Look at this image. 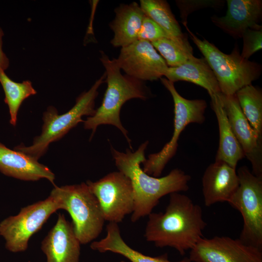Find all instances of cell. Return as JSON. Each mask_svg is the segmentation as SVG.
<instances>
[{
	"mask_svg": "<svg viewBox=\"0 0 262 262\" xmlns=\"http://www.w3.org/2000/svg\"><path fill=\"white\" fill-rule=\"evenodd\" d=\"M148 217L146 240L157 247L173 248L181 255L203 237V231L207 225L201 207L180 192L169 195L164 212H152Z\"/></svg>",
	"mask_w": 262,
	"mask_h": 262,
	"instance_id": "1",
	"label": "cell"
},
{
	"mask_svg": "<svg viewBox=\"0 0 262 262\" xmlns=\"http://www.w3.org/2000/svg\"><path fill=\"white\" fill-rule=\"evenodd\" d=\"M148 141L142 143L135 152L127 149L121 152L111 147V152L119 171L130 180L134 193V209L131 221L136 222L148 216L164 196L189 189L191 177L181 169L176 168L163 177H155L145 172L141 164L145 160V151Z\"/></svg>",
	"mask_w": 262,
	"mask_h": 262,
	"instance_id": "2",
	"label": "cell"
},
{
	"mask_svg": "<svg viewBox=\"0 0 262 262\" xmlns=\"http://www.w3.org/2000/svg\"><path fill=\"white\" fill-rule=\"evenodd\" d=\"M100 60L105 69L107 86L101 104L92 116L84 120V128L92 131L91 138L98 126L113 125L121 131L131 147L128 131L120 120L121 108L127 101L131 99H147L150 93L143 82L126 74L123 75L115 59L111 60L101 51Z\"/></svg>",
	"mask_w": 262,
	"mask_h": 262,
	"instance_id": "3",
	"label": "cell"
},
{
	"mask_svg": "<svg viewBox=\"0 0 262 262\" xmlns=\"http://www.w3.org/2000/svg\"><path fill=\"white\" fill-rule=\"evenodd\" d=\"M106 76L105 72L88 91L76 98L75 104L66 113L60 115L54 107H49L43 114L44 124L40 135L34 138L32 145L21 144L15 147V150L38 160L46 152L50 143L60 140L79 123L83 122V116H91L95 114L98 89L105 82Z\"/></svg>",
	"mask_w": 262,
	"mask_h": 262,
	"instance_id": "4",
	"label": "cell"
},
{
	"mask_svg": "<svg viewBox=\"0 0 262 262\" xmlns=\"http://www.w3.org/2000/svg\"><path fill=\"white\" fill-rule=\"evenodd\" d=\"M186 30L212 70L222 94L234 95L260 77L261 65L243 58L237 45L227 54L207 40L198 38L188 27Z\"/></svg>",
	"mask_w": 262,
	"mask_h": 262,
	"instance_id": "5",
	"label": "cell"
},
{
	"mask_svg": "<svg viewBox=\"0 0 262 262\" xmlns=\"http://www.w3.org/2000/svg\"><path fill=\"white\" fill-rule=\"evenodd\" d=\"M49 195L57 202L60 209L69 213L75 234L81 245L98 237L105 221L96 197L86 183L54 186Z\"/></svg>",
	"mask_w": 262,
	"mask_h": 262,
	"instance_id": "6",
	"label": "cell"
},
{
	"mask_svg": "<svg viewBox=\"0 0 262 262\" xmlns=\"http://www.w3.org/2000/svg\"><path fill=\"white\" fill-rule=\"evenodd\" d=\"M162 83L169 92L174 105V131L170 141L157 153L150 154L142 163L147 174L159 177L168 162L176 154L181 133L191 123L202 124L205 120L207 107L204 99H188L177 91L174 83L166 78L160 79Z\"/></svg>",
	"mask_w": 262,
	"mask_h": 262,
	"instance_id": "7",
	"label": "cell"
},
{
	"mask_svg": "<svg viewBox=\"0 0 262 262\" xmlns=\"http://www.w3.org/2000/svg\"><path fill=\"white\" fill-rule=\"evenodd\" d=\"M237 173L239 185L228 203L243 217L239 239L262 250V178L254 175L246 166L240 167Z\"/></svg>",
	"mask_w": 262,
	"mask_h": 262,
	"instance_id": "8",
	"label": "cell"
},
{
	"mask_svg": "<svg viewBox=\"0 0 262 262\" xmlns=\"http://www.w3.org/2000/svg\"><path fill=\"white\" fill-rule=\"evenodd\" d=\"M59 206L50 195L43 200L22 208L19 213L0 222V235L5 240L8 251L17 253L25 251L30 238L41 229Z\"/></svg>",
	"mask_w": 262,
	"mask_h": 262,
	"instance_id": "9",
	"label": "cell"
},
{
	"mask_svg": "<svg viewBox=\"0 0 262 262\" xmlns=\"http://www.w3.org/2000/svg\"><path fill=\"white\" fill-rule=\"evenodd\" d=\"M86 183L96 197L105 221L119 223L131 214L134 193L129 178L120 171L110 173L96 181Z\"/></svg>",
	"mask_w": 262,
	"mask_h": 262,
	"instance_id": "10",
	"label": "cell"
},
{
	"mask_svg": "<svg viewBox=\"0 0 262 262\" xmlns=\"http://www.w3.org/2000/svg\"><path fill=\"white\" fill-rule=\"evenodd\" d=\"M188 258L191 262H262V250L239 238L202 237L190 250Z\"/></svg>",
	"mask_w": 262,
	"mask_h": 262,
	"instance_id": "11",
	"label": "cell"
},
{
	"mask_svg": "<svg viewBox=\"0 0 262 262\" xmlns=\"http://www.w3.org/2000/svg\"><path fill=\"white\" fill-rule=\"evenodd\" d=\"M115 60L126 75L142 82L161 79L169 67L152 44L143 40L122 48Z\"/></svg>",
	"mask_w": 262,
	"mask_h": 262,
	"instance_id": "12",
	"label": "cell"
},
{
	"mask_svg": "<svg viewBox=\"0 0 262 262\" xmlns=\"http://www.w3.org/2000/svg\"><path fill=\"white\" fill-rule=\"evenodd\" d=\"M220 97L228 121L246 157L252 173L262 178V136L253 128L243 114L235 95Z\"/></svg>",
	"mask_w": 262,
	"mask_h": 262,
	"instance_id": "13",
	"label": "cell"
},
{
	"mask_svg": "<svg viewBox=\"0 0 262 262\" xmlns=\"http://www.w3.org/2000/svg\"><path fill=\"white\" fill-rule=\"evenodd\" d=\"M81 245L72 223L59 214L55 225L41 242L47 262H79Z\"/></svg>",
	"mask_w": 262,
	"mask_h": 262,
	"instance_id": "14",
	"label": "cell"
},
{
	"mask_svg": "<svg viewBox=\"0 0 262 262\" xmlns=\"http://www.w3.org/2000/svg\"><path fill=\"white\" fill-rule=\"evenodd\" d=\"M227 11L224 16H213V23L235 38H242L248 29H261L259 24L262 15L261 0H227Z\"/></svg>",
	"mask_w": 262,
	"mask_h": 262,
	"instance_id": "15",
	"label": "cell"
},
{
	"mask_svg": "<svg viewBox=\"0 0 262 262\" xmlns=\"http://www.w3.org/2000/svg\"><path fill=\"white\" fill-rule=\"evenodd\" d=\"M239 185L236 169L225 162L215 160L206 168L202 178L205 205L210 207L218 202H228Z\"/></svg>",
	"mask_w": 262,
	"mask_h": 262,
	"instance_id": "16",
	"label": "cell"
},
{
	"mask_svg": "<svg viewBox=\"0 0 262 262\" xmlns=\"http://www.w3.org/2000/svg\"><path fill=\"white\" fill-rule=\"evenodd\" d=\"M0 172L26 181L46 179L54 184L55 175L47 166L23 153L12 150L0 142Z\"/></svg>",
	"mask_w": 262,
	"mask_h": 262,
	"instance_id": "17",
	"label": "cell"
},
{
	"mask_svg": "<svg viewBox=\"0 0 262 262\" xmlns=\"http://www.w3.org/2000/svg\"><path fill=\"white\" fill-rule=\"evenodd\" d=\"M115 12V17L110 24L114 33L111 43L115 47L122 48L138 40V34L145 15L135 2L129 4H122Z\"/></svg>",
	"mask_w": 262,
	"mask_h": 262,
	"instance_id": "18",
	"label": "cell"
},
{
	"mask_svg": "<svg viewBox=\"0 0 262 262\" xmlns=\"http://www.w3.org/2000/svg\"><path fill=\"white\" fill-rule=\"evenodd\" d=\"M220 93L210 97L212 108L218 122L219 133L215 161H223L236 169L238 162L244 158L245 155L228 121Z\"/></svg>",
	"mask_w": 262,
	"mask_h": 262,
	"instance_id": "19",
	"label": "cell"
},
{
	"mask_svg": "<svg viewBox=\"0 0 262 262\" xmlns=\"http://www.w3.org/2000/svg\"><path fill=\"white\" fill-rule=\"evenodd\" d=\"M164 76L173 83L186 81L200 86L210 97L221 93L216 79L204 58L194 56L179 66L168 67Z\"/></svg>",
	"mask_w": 262,
	"mask_h": 262,
	"instance_id": "20",
	"label": "cell"
},
{
	"mask_svg": "<svg viewBox=\"0 0 262 262\" xmlns=\"http://www.w3.org/2000/svg\"><path fill=\"white\" fill-rule=\"evenodd\" d=\"M106 236L90 245L92 249L100 253L111 252L122 255L131 262H173L167 254L156 257L144 255L130 247L123 239L118 224L109 223L106 226ZM177 262H191L185 257Z\"/></svg>",
	"mask_w": 262,
	"mask_h": 262,
	"instance_id": "21",
	"label": "cell"
},
{
	"mask_svg": "<svg viewBox=\"0 0 262 262\" xmlns=\"http://www.w3.org/2000/svg\"><path fill=\"white\" fill-rule=\"evenodd\" d=\"M139 5L145 15L160 26L173 40L186 47H191L187 35L181 32L167 1L141 0Z\"/></svg>",
	"mask_w": 262,
	"mask_h": 262,
	"instance_id": "22",
	"label": "cell"
},
{
	"mask_svg": "<svg viewBox=\"0 0 262 262\" xmlns=\"http://www.w3.org/2000/svg\"><path fill=\"white\" fill-rule=\"evenodd\" d=\"M0 83L5 94L4 102L9 108L10 123L15 126L18 110L22 103L28 97L36 94V91L31 81L15 82L9 78L5 71L2 70H0Z\"/></svg>",
	"mask_w": 262,
	"mask_h": 262,
	"instance_id": "23",
	"label": "cell"
},
{
	"mask_svg": "<svg viewBox=\"0 0 262 262\" xmlns=\"http://www.w3.org/2000/svg\"><path fill=\"white\" fill-rule=\"evenodd\" d=\"M240 108L253 128L262 136V92L252 84L235 93Z\"/></svg>",
	"mask_w": 262,
	"mask_h": 262,
	"instance_id": "24",
	"label": "cell"
},
{
	"mask_svg": "<svg viewBox=\"0 0 262 262\" xmlns=\"http://www.w3.org/2000/svg\"><path fill=\"white\" fill-rule=\"evenodd\" d=\"M151 43L169 67L179 66L194 57L192 47H186L171 39L163 38Z\"/></svg>",
	"mask_w": 262,
	"mask_h": 262,
	"instance_id": "25",
	"label": "cell"
},
{
	"mask_svg": "<svg viewBox=\"0 0 262 262\" xmlns=\"http://www.w3.org/2000/svg\"><path fill=\"white\" fill-rule=\"evenodd\" d=\"M176 1L180 10L182 23L186 28L188 27L187 18L190 14L204 8L221 7L225 2L224 0H181Z\"/></svg>",
	"mask_w": 262,
	"mask_h": 262,
	"instance_id": "26",
	"label": "cell"
},
{
	"mask_svg": "<svg viewBox=\"0 0 262 262\" xmlns=\"http://www.w3.org/2000/svg\"><path fill=\"white\" fill-rule=\"evenodd\" d=\"M243 46L241 56L246 59L262 49V29H248L243 33Z\"/></svg>",
	"mask_w": 262,
	"mask_h": 262,
	"instance_id": "27",
	"label": "cell"
},
{
	"mask_svg": "<svg viewBox=\"0 0 262 262\" xmlns=\"http://www.w3.org/2000/svg\"><path fill=\"white\" fill-rule=\"evenodd\" d=\"M165 38L172 39L160 26L145 15L138 34V40L152 43Z\"/></svg>",
	"mask_w": 262,
	"mask_h": 262,
	"instance_id": "28",
	"label": "cell"
},
{
	"mask_svg": "<svg viewBox=\"0 0 262 262\" xmlns=\"http://www.w3.org/2000/svg\"><path fill=\"white\" fill-rule=\"evenodd\" d=\"M3 35V31L0 27V70L5 71L9 66V60L2 50Z\"/></svg>",
	"mask_w": 262,
	"mask_h": 262,
	"instance_id": "29",
	"label": "cell"
},
{
	"mask_svg": "<svg viewBox=\"0 0 262 262\" xmlns=\"http://www.w3.org/2000/svg\"><path fill=\"white\" fill-rule=\"evenodd\" d=\"M121 262H126L124 261H122Z\"/></svg>",
	"mask_w": 262,
	"mask_h": 262,
	"instance_id": "30",
	"label": "cell"
}]
</instances>
